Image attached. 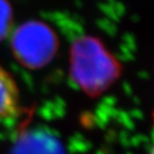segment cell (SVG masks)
Instances as JSON below:
<instances>
[{"label":"cell","instance_id":"3957f363","mask_svg":"<svg viewBox=\"0 0 154 154\" xmlns=\"http://www.w3.org/2000/svg\"><path fill=\"white\" fill-rule=\"evenodd\" d=\"M11 22V10L7 0H0V41L7 34Z\"/></svg>","mask_w":154,"mask_h":154},{"label":"cell","instance_id":"7a4b0ae2","mask_svg":"<svg viewBox=\"0 0 154 154\" xmlns=\"http://www.w3.org/2000/svg\"><path fill=\"white\" fill-rule=\"evenodd\" d=\"M20 111L19 92L13 77L0 66V123L16 119Z\"/></svg>","mask_w":154,"mask_h":154},{"label":"cell","instance_id":"277c9868","mask_svg":"<svg viewBox=\"0 0 154 154\" xmlns=\"http://www.w3.org/2000/svg\"><path fill=\"white\" fill-rule=\"evenodd\" d=\"M151 154H154V149H153V151H152V153Z\"/></svg>","mask_w":154,"mask_h":154},{"label":"cell","instance_id":"6da1fadb","mask_svg":"<svg viewBox=\"0 0 154 154\" xmlns=\"http://www.w3.org/2000/svg\"><path fill=\"white\" fill-rule=\"evenodd\" d=\"M15 51L27 65L40 66L53 56L55 41L51 32L41 25L23 27L14 38Z\"/></svg>","mask_w":154,"mask_h":154},{"label":"cell","instance_id":"5b68a950","mask_svg":"<svg viewBox=\"0 0 154 154\" xmlns=\"http://www.w3.org/2000/svg\"><path fill=\"white\" fill-rule=\"evenodd\" d=\"M153 123H154V113H153Z\"/></svg>","mask_w":154,"mask_h":154}]
</instances>
